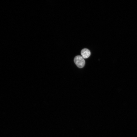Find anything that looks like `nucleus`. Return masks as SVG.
<instances>
[{
	"mask_svg": "<svg viewBox=\"0 0 137 137\" xmlns=\"http://www.w3.org/2000/svg\"><path fill=\"white\" fill-rule=\"evenodd\" d=\"M74 61L77 66L80 68L83 67L85 64L84 58L80 55L76 56L74 58Z\"/></svg>",
	"mask_w": 137,
	"mask_h": 137,
	"instance_id": "1",
	"label": "nucleus"
},
{
	"mask_svg": "<svg viewBox=\"0 0 137 137\" xmlns=\"http://www.w3.org/2000/svg\"><path fill=\"white\" fill-rule=\"evenodd\" d=\"M82 56L84 59L88 58L90 55L91 52L88 49L85 48L82 49L81 52Z\"/></svg>",
	"mask_w": 137,
	"mask_h": 137,
	"instance_id": "2",
	"label": "nucleus"
}]
</instances>
